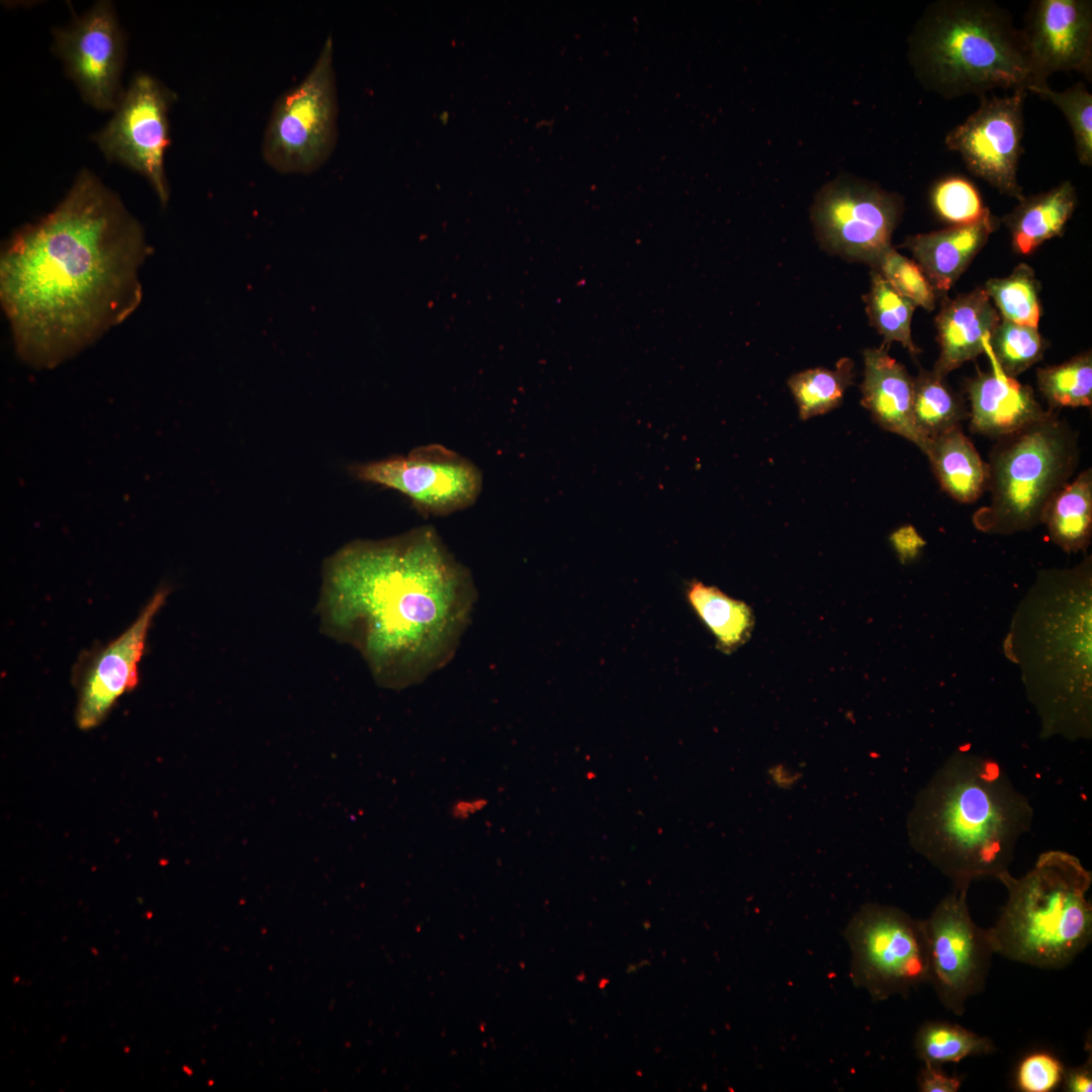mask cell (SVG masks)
I'll return each instance as SVG.
<instances>
[{
  "label": "cell",
  "mask_w": 1092,
  "mask_h": 1092,
  "mask_svg": "<svg viewBox=\"0 0 1092 1092\" xmlns=\"http://www.w3.org/2000/svg\"><path fill=\"white\" fill-rule=\"evenodd\" d=\"M168 590L158 589L138 618L117 638L84 658L78 667L79 699L76 722L89 730L100 724L116 700L138 681L151 624L164 605Z\"/></svg>",
  "instance_id": "9a60e30c"
},
{
  "label": "cell",
  "mask_w": 1092,
  "mask_h": 1092,
  "mask_svg": "<svg viewBox=\"0 0 1092 1092\" xmlns=\"http://www.w3.org/2000/svg\"><path fill=\"white\" fill-rule=\"evenodd\" d=\"M874 269L899 294L916 306L929 311L935 308L936 291L915 261L904 257L891 247L884 253Z\"/></svg>",
  "instance_id": "836d02e7"
},
{
  "label": "cell",
  "mask_w": 1092,
  "mask_h": 1092,
  "mask_svg": "<svg viewBox=\"0 0 1092 1092\" xmlns=\"http://www.w3.org/2000/svg\"><path fill=\"white\" fill-rule=\"evenodd\" d=\"M850 977L874 1001L907 994L928 983L929 956L923 920L901 909L866 904L845 929Z\"/></svg>",
  "instance_id": "ba28073f"
},
{
  "label": "cell",
  "mask_w": 1092,
  "mask_h": 1092,
  "mask_svg": "<svg viewBox=\"0 0 1092 1092\" xmlns=\"http://www.w3.org/2000/svg\"><path fill=\"white\" fill-rule=\"evenodd\" d=\"M1037 386L1050 411L1091 406L1092 355L1081 353L1060 365L1037 369Z\"/></svg>",
  "instance_id": "f1b7e54d"
},
{
  "label": "cell",
  "mask_w": 1092,
  "mask_h": 1092,
  "mask_svg": "<svg viewBox=\"0 0 1092 1092\" xmlns=\"http://www.w3.org/2000/svg\"><path fill=\"white\" fill-rule=\"evenodd\" d=\"M913 415L918 430L928 440L961 427L969 417L962 398L944 377L923 369L914 378Z\"/></svg>",
  "instance_id": "484cf974"
},
{
  "label": "cell",
  "mask_w": 1092,
  "mask_h": 1092,
  "mask_svg": "<svg viewBox=\"0 0 1092 1092\" xmlns=\"http://www.w3.org/2000/svg\"><path fill=\"white\" fill-rule=\"evenodd\" d=\"M909 58L921 85L944 99L1046 83L1035 76L1010 13L990 0L929 4L910 36Z\"/></svg>",
  "instance_id": "277c9868"
},
{
  "label": "cell",
  "mask_w": 1092,
  "mask_h": 1092,
  "mask_svg": "<svg viewBox=\"0 0 1092 1092\" xmlns=\"http://www.w3.org/2000/svg\"><path fill=\"white\" fill-rule=\"evenodd\" d=\"M1065 1087L1070 1092H1090L1092 1090L1091 1058L1082 1066L1063 1069Z\"/></svg>",
  "instance_id": "74e56055"
},
{
  "label": "cell",
  "mask_w": 1092,
  "mask_h": 1092,
  "mask_svg": "<svg viewBox=\"0 0 1092 1092\" xmlns=\"http://www.w3.org/2000/svg\"><path fill=\"white\" fill-rule=\"evenodd\" d=\"M53 33V51L83 100L98 110H114L123 92L125 40L112 3L96 2Z\"/></svg>",
  "instance_id": "5bb4252c"
},
{
  "label": "cell",
  "mask_w": 1092,
  "mask_h": 1092,
  "mask_svg": "<svg viewBox=\"0 0 1092 1092\" xmlns=\"http://www.w3.org/2000/svg\"><path fill=\"white\" fill-rule=\"evenodd\" d=\"M1042 524L1066 552L1085 550L1092 536V469L1083 470L1050 502Z\"/></svg>",
  "instance_id": "603a6c76"
},
{
  "label": "cell",
  "mask_w": 1092,
  "mask_h": 1092,
  "mask_svg": "<svg viewBox=\"0 0 1092 1092\" xmlns=\"http://www.w3.org/2000/svg\"><path fill=\"white\" fill-rule=\"evenodd\" d=\"M333 40L328 36L304 78L274 102L262 156L281 173H309L331 156L337 136Z\"/></svg>",
  "instance_id": "52a82bcc"
},
{
  "label": "cell",
  "mask_w": 1092,
  "mask_h": 1092,
  "mask_svg": "<svg viewBox=\"0 0 1092 1092\" xmlns=\"http://www.w3.org/2000/svg\"><path fill=\"white\" fill-rule=\"evenodd\" d=\"M961 1083L960 1078L944 1074L939 1065L924 1064L918 1076V1087L922 1092H957Z\"/></svg>",
  "instance_id": "d590c367"
},
{
  "label": "cell",
  "mask_w": 1092,
  "mask_h": 1092,
  "mask_svg": "<svg viewBox=\"0 0 1092 1092\" xmlns=\"http://www.w3.org/2000/svg\"><path fill=\"white\" fill-rule=\"evenodd\" d=\"M1043 100L1056 105L1065 115L1074 139L1075 152L1080 164L1092 166V94L1083 82H1077L1064 91L1052 89L1048 83L1027 89Z\"/></svg>",
  "instance_id": "1f68e13d"
},
{
  "label": "cell",
  "mask_w": 1092,
  "mask_h": 1092,
  "mask_svg": "<svg viewBox=\"0 0 1092 1092\" xmlns=\"http://www.w3.org/2000/svg\"><path fill=\"white\" fill-rule=\"evenodd\" d=\"M989 212L980 221L909 237L905 242L935 291L947 292L997 229Z\"/></svg>",
  "instance_id": "ffe728a7"
},
{
  "label": "cell",
  "mask_w": 1092,
  "mask_h": 1092,
  "mask_svg": "<svg viewBox=\"0 0 1092 1092\" xmlns=\"http://www.w3.org/2000/svg\"><path fill=\"white\" fill-rule=\"evenodd\" d=\"M863 364L861 405L877 425L912 442L926 454L930 440L920 433L913 415L914 378L883 345L866 349Z\"/></svg>",
  "instance_id": "ac0fdd59"
},
{
  "label": "cell",
  "mask_w": 1092,
  "mask_h": 1092,
  "mask_svg": "<svg viewBox=\"0 0 1092 1092\" xmlns=\"http://www.w3.org/2000/svg\"><path fill=\"white\" fill-rule=\"evenodd\" d=\"M176 94L153 76L138 73L122 92L110 120L92 135L109 161L145 177L162 205L170 190L164 168L169 109Z\"/></svg>",
  "instance_id": "9c48e42d"
},
{
  "label": "cell",
  "mask_w": 1092,
  "mask_h": 1092,
  "mask_svg": "<svg viewBox=\"0 0 1092 1092\" xmlns=\"http://www.w3.org/2000/svg\"><path fill=\"white\" fill-rule=\"evenodd\" d=\"M1027 93L1018 89L1000 97L981 96L979 107L944 136L945 147L961 156L970 172L1018 201L1024 197L1017 174Z\"/></svg>",
  "instance_id": "4fadbf2b"
},
{
  "label": "cell",
  "mask_w": 1092,
  "mask_h": 1092,
  "mask_svg": "<svg viewBox=\"0 0 1092 1092\" xmlns=\"http://www.w3.org/2000/svg\"><path fill=\"white\" fill-rule=\"evenodd\" d=\"M149 254L118 195L81 170L54 210L2 248L0 299L18 356L54 367L125 321L143 298Z\"/></svg>",
  "instance_id": "6da1fadb"
},
{
  "label": "cell",
  "mask_w": 1092,
  "mask_h": 1092,
  "mask_svg": "<svg viewBox=\"0 0 1092 1092\" xmlns=\"http://www.w3.org/2000/svg\"><path fill=\"white\" fill-rule=\"evenodd\" d=\"M995 1049L991 1038L943 1021L925 1022L915 1037L917 1057L924 1064L958 1063L971 1056L991 1054Z\"/></svg>",
  "instance_id": "83f0119b"
},
{
  "label": "cell",
  "mask_w": 1092,
  "mask_h": 1092,
  "mask_svg": "<svg viewBox=\"0 0 1092 1092\" xmlns=\"http://www.w3.org/2000/svg\"><path fill=\"white\" fill-rule=\"evenodd\" d=\"M968 890L952 888L923 920L929 980L940 1003L963 1015L969 998L984 990L995 953L988 929L970 914Z\"/></svg>",
  "instance_id": "30bf717a"
},
{
  "label": "cell",
  "mask_w": 1092,
  "mask_h": 1092,
  "mask_svg": "<svg viewBox=\"0 0 1092 1092\" xmlns=\"http://www.w3.org/2000/svg\"><path fill=\"white\" fill-rule=\"evenodd\" d=\"M486 805L487 801L483 798L458 800L451 805L450 814L456 820H466L484 809Z\"/></svg>",
  "instance_id": "f35d334b"
},
{
  "label": "cell",
  "mask_w": 1092,
  "mask_h": 1092,
  "mask_svg": "<svg viewBox=\"0 0 1092 1092\" xmlns=\"http://www.w3.org/2000/svg\"><path fill=\"white\" fill-rule=\"evenodd\" d=\"M1079 455L1078 435L1057 411L997 439L987 462L990 504L974 514V525L986 533L1009 535L1042 524L1050 502L1075 472Z\"/></svg>",
  "instance_id": "8992f818"
},
{
  "label": "cell",
  "mask_w": 1092,
  "mask_h": 1092,
  "mask_svg": "<svg viewBox=\"0 0 1092 1092\" xmlns=\"http://www.w3.org/2000/svg\"><path fill=\"white\" fill-rule=\"evenodd\" d=\"M325 583L332 630L391 688L421 682L453 657L476 598L466 567L429 527L348 545Z\"/></svg>",
  "instance_id": "7a4b0ae2"
},
{
  "label": "cell",
  "mask_w": 1092,
  "mask_h": 1092,
  "mask_svg": "<svg viewBox=\"0 0 1092 1092\" xmlns=\"http://www.w3.org/2000/svg\"><path fill=\"white\" fill-rule=\"evenodd\" d=\"M902 209L897 194L867 182L842 179L819 192L811 216L823 247L875 268L892 247Z\"/></svg>",
  "instance_id": "8fae6325"
},
{
  "label": "cell",
  "mask_w": 1092,
  "mask_h": 1092,
  "mask_svg": "<svg viewBox=\"0 0 1092 1092\" xmlns=\"http://www.w3.org/2000/svg\"><path fill=\"white\" fill-rule=\"evenodd\" d=\"M1045 343L1037 328L1001 320L993 333L985 340L989 352L999 369L1015 378L1042 358Z\"/></svg>",
  "instance_id": "4dcf8cb0"
},
{
  "label": "cell",
  "mask_w": 1092,
  "mask_h": 1092,
  "mask_svg": "<svg viewBox=\"0 0 1092 1092\" xmlns=\"http://www.w3.org/2000/svg\"><path fill=\"white\" fill-rule=\"evenodd\" d=\"M930 202L935 214L950 226L976 223L990 212L977 187L959 175L938 180L931 188Z\"/></svg>",
  "instance_id": "d6a6232c"
},
{
  "label": "cell",
  "mask_w": 1092,
  "mask_h": 1092,
  "mask_svg": "<svg viewBox=\"0 0 1092 1092\" xmlns=\"http://www.w3.org/2000/svg\"><path fill=\"white\" fill-rule=\"evenodd\" d=\"M686 596L692 609L716 639L717 647L723 652L736 650L750 638L754 616L744 602L699 580L688 583Z\"/></svg>",
  "instance_id": "cb8c5ba5"
},
{
  "label": "cell",
  "mask_w": 1092,
  "mask_h": 1092,
  "mask_svg": "<svg viewBox=\"0 0 1092 1092\" xmlns=\"http://www.w3.org/2000/svg\"><path fill=\"white\" fill-rule=\"evenodd\" d=\"M890 540L902 562L914 559L925 541L912 526H904L895 531Z\"/></svg>",
  "instance_id": "8d00e7d4"
},
{
  "label": "cell",
  "mask_w": 1092,
  "mask_h": 1092,
  "mask_svg": "<svg viewBox=\"0 0 1092 1092\" xmlns=\"http://www.w3.org/2000/svg\"><path fill=\"white\" fill-rule=\"evenodd\" d=\"M985 353L992 369L978 370L965 385L971 402V431L997 440L1044 418L1050 411L1038 403L1032 388L1005 375Z\"/></svg>",
  "instance_id": "e0dca14e"
},
{
  "label": "cell",
  "mask_w": 1092,
  "mask_h": 1092,
  "mask_svg": "<svg viewBox=\"0 0 1092 1092\" xmlns=\"http://www.w3.org/2000/svg\"><path fill=\"white\" fill-rule=\"evenodd\" d=\"M1063 1069L1062 1064L1049 1054H1031L1018 1067L1017 1086L1024 1092H1050L1063 1079Z\"/></svg>",
  "instance_id": "e575fe53"
},
{
  "label": "cell",
  "mask_w": 1092,
  "mask_h": 1092,
  "mask_svg": "<svg viewBox=\"0 0 1092 1092\" xmlns=\"http://www.w3.org/2000/svg\"><path fill=\"white\" fill-rule=\"evenodd\" d=\"M925 455L941 489L954 500L972 504L987 491L988 464L961 427L931 439Z\"/></svg>",
  "instance_id": "7402d4cb"
},
{
  "label": "cell",
  "mask_w": 1092,
  "mask_h": 1092,
  "mask_svg": "<svg viewBox=\"0 0 1092 1092\" xmlns=\"http://www.w3.org/2000/svg\"><path fill=\"white\" fill-rule=\"evenodd\" d=\"M984 289L1002 320L1037 328L1041 313L1039 284L1029 266L1020 264L1010 275L990 279Z\"/></svg>",
  "instance_id": "f546056e"
},
{
  "label": "cell",
  "mask_w": 1092,
  "mask_h": 1092,
  "mask_svg": "<svg viewBox=\"0 0 1092 1092\" xmlns=\"http://www.w3.org/2000/svg\"><path fill=\"white\" fill-rule=\"evenodd\" d=\"M1007 900L988 928L995 953L1031 967L1058 970L1069 966L1092 939V906L1087 898L1092 874L1075 855L1062 850L1040 853L1030 871L997 879Z\"/></svg>",
  "instance_id": "5b68a950"
},
{
  "label": "cell",
  "mask_w": 1092,
  "mask_h": 1092,
  "mask_svg": "<svg viewBox=\"0 0 1092 1092\" xmlns=\"http://www.w3.org/2000/svg\"><path fill=\"white\" fill-rule=\"evenodd\" d=\"M871 325L883 337V346L898 342L912 356L919 354L911 336V322L916 305L899 294L876 270L871 272V286L863 297Z\"/></svg>",
  "instance_id": "4316f807"
},
{
  "label": "cell",
  "mask_w": 1092,
  "mask_h": 1092,
  "mask_svg": "<svg viewBox=\"0 0 1092 1092\" xmlns=\"http://www.w3.org/2000/svg\"><path fill=\"white\" fill-rule=\"evenodd\" d=\"M354 477L394 489L423 515L446 516L472 506L482 474L469 459L439 444L419 446L405 456L357 464Z\"/></svg>",
  "instance_id": "7c38bea8"
},
{
  "label": "cell",
  "mask_w": 1092,
  "mask_h": 1092,
  "mask_svg": "<svg viewBox=\"0 0 1092 1092\" xmlns=\"http://www.w3.org/2000/svg\"><path fill=\"white\" fill-rule=\"evenodd\" d=\"M1020 32L1039 81L1059 72H1077L1091 81V0H1034Z\"/></svg>",
  "instance_id": "2e32d148"
},
{
  "label": "cell",
  "mask_w": 1092,
  "mask_h": 1092,
  "mask_svg": "<svg viewBox=\"0 0 1092 1092\" xmlns=\"http://www.w3.org/2000/svg\"><path fill=\"white\" fill-rule=\"evenodd\" d=\"M1033 809L996 760L968 750L951 754L918 793L907 829L911 846L969 890L973 881L1009 871Z\"/></svg>",
  "instance_id": "3957f363"
},
{
  "label": "cell",
  "mask_w": 1092,
  "mask_h": 1092,
  "mask_svg": "<svg viewBox=\"0 0 1092 1092\" xmlns=\"http://www.w3.org/2000/svg\"><path fill=\"white\" fill-rule=\"evenodd\" d=\"M853 377L854 363L846 357L839 359L834 369L816 367L793 374L788 386L798 405L799 418L806 421L839 406Z\"/></svg>",
  "instance_id": "d4e9b609"
},
{
  "label": "cell",
  "mask_w": 1092,
  "mask_h": 1092,
  "mask_svg": "<svg viewBox=\"0 0 1092 1092\" xmlns=\"http://www.w3.org/2000/svg\"><path fill=\"white\" fill-rule=\"evenodd\" d=\"M1076 205L1077 193L1070 181H1064L1049 191L1024 196L1018 205L1003 217L1014 250L1027 255L1043 242L1061 236Z\"/></svg>",
  "instance_id": "44dd1931"
},
{
  "label": "cell",
  "mask_w": 1092,
  "mask_h": 1092,
  "mask_svg": "<svg viewBox=\"0 0 1092 1092\" xmlns=\"http://www.w3.org/2000/svg\"><path fill=\"white\" fill-rule=\"evenodd\" d=\"M1000 321L984 288L946 299L935 318L940 351L933 371L945 377L985 352V340Z\"/></svg>",
  "instance_id": "d6986e66"
}]
</instances>
